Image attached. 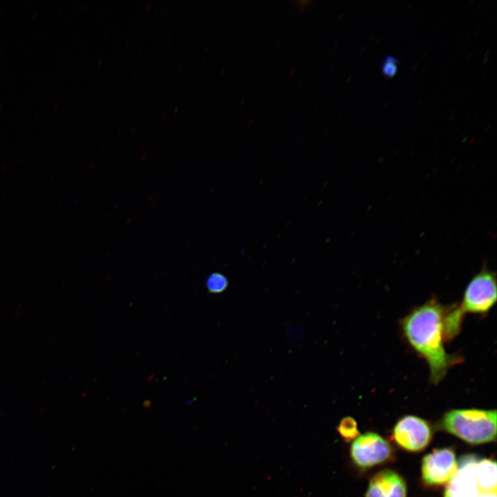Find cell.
I'll use <instances>...</instances> for the list:
<instances>
[{"label":"cell","mask_w":497,"mask_h":497,"mask_svg":"<svg viewBox=\"0 0 497 497\" xmlns=\"http://www.w3.org/2000/svg\"><path fill=\"white\" fill-rule=\"evenodd\" d=\"M458 463L451 449H437L424 457L422 462V476L429 485L448 484L455 476Z\"/></svg>","instance_id":"5b68a950"},{"label":"cell","mask_w":497,"mask_h":497,"mask_svg":"<svg viewBox=\"0 0 497 497\" xmlns=\"http://www.w3.org/2000/svg\"><path fill=\"white\" fill-rule=\"evenodd\" d=\"M365 497H407V487L401 476L384 469L371 480Z\"/></svg>","instance_id":"ba28073f"},{"label":"cell","mask_w":497,"mask_h":497,"mask_svg":"<svg viewBox=\"0 0 497 497\" xmlns=\"http://www.w3.org/2000/svg\"><path fill=\"white\" fill-rule=\"evenodd\" d=\"M337 429L341 436L348 441L359 436L357 423L351 417H345L342 419Z\"/></svg>","instance_id":"8fae6325"},{"label":"cell","mask_w":497,"mask_h":497,"mask_svg":"<svg viewBox=\"0 0 497 497\" xmlns=\"http://www.w3.org/2000/svg\"><path fill=\"white\" fill-rule=\"evenodd\" d=\"M497 286L496 275L487 268L476 274L469 282L459 306L463 313H482L488 311L496 303Z\"/></svg>","instance_id":"3957f363"},{"label":"cell","mask_w":497,"mask_h":497,"mask_svg":"<svg viewBox=\"0 0 497 497\" xmlns=\"http://www.w3.org/2000/svg\"><path fill=\"white\" fill-rule=\"evenodd\" d=\"M393 435L396 443L402 448L409 451H419L429 445L431 430L423 419L406 416L397 422Z\"/></svg>","instance_id":"8992f818"},{"label":"cell","mask_w":497,"mask_h":497,"mask_svg":"<svg viewBox=\"0 0 497 497\" xmlns=\"http://www.w3.org/2000/svg\"><path fill=\"white\" fill-rule=\"evenodd\" d=\"M448 309L436 300L415 309L402 323L405 337L427 361L430 380L436 384L458 360L445 351V318Z\"/></svg>","instance_id":"6da1fadb"},{"label":"cell","mask_w":497,"mask_h":497,"mask_svg":"<svg viewBox=\"0 0 497 497\" xmlns=\"http://www.w3.org/2000/svg\"><path fill=\"white\" fill-rule=\"evenodd\" d=\"M496 411L478 409H452L440 420L447 432L472 444L496 440Z\"/></svg>","instance_id":"7a4b0ae2"},{"label":"cell","mask_w":497,"mask_h":497,"mask_svg":"<svg viewBox=\"0 0 497 497\" xmlns=\"http://www.w3.org/2000/svg\"><path fill=\"white\" fill-rule=\"evenodd\" d=\"M351 456L354 463L367 468L387 460L391 456L389 442L375 433H366L357 437L351 447Z\"/></svg>","instance_id":"277c9868"},{"label":"cell","mask_w":497,"mask_h":497,"mask_svg":"<svg viewBox=\"0 0 497 497\" xmlns=\"http://www.w3.org/2000/svg\"><path fill=\"white\" fill-rule=\"evenodd\" d=\"M480 497H497L496 492H487L484 493Z\"/></svg>","instance_id":"4fadbf2b"},{"label":"cell","mask_w":497,"mask_h":497,"mask_svg":"<svg viewBox=\"0 0 497 497\" xmlns=\"http://www.w3.org/2000/svg\"><path fill=\"white\" fill-rule=\"evenodd\" d=\"M478 459L467 456L460 460L457 473L448 483L445 497H480L484 493L476 475Z\"/></svg>","instance_id":"52a82bcc"},{"label":"cell","mask_w":497,"mask_h":497,"mask_svg":"<svg viewBox=\"0 0 497 497\" xmlns=\"http://www.w3.org/2000/svg\"><path fill=\"white\" fill-rule=\"evenodd\" d=\"M228 281L227 277L218 272H215L208 275L206 281V286L211 293H221L228 287Z\"/></svg>","instance_id":"30bf717a"},{"label":"cell","mask_w":497,"mask_h":497,"mask_svg":"<svg viewBox=\"0 0 497 497\" xmlns=\"http://www.w3.org/2000/svg\"><path fill=\"white\" fill-rule=\"evenodd\" d=\"M476 475L484 492H496V463L490 459L478 460L476 464Z\"/></svg>","instance_id":"9c48e42d"},{"label":"cell","mask_w":497,"mask_h":497,"mask_svg":"<svg viewBox=\"0 0 497 497\" xmlns=\"http://www.w3.org/2000/svg\"><path fill=\"white\" fill-rule=\"evenodd\" d=\"M399 61L392 55L385 57L382 64L381 70L382 74L388 78L393 77L398 72Z\"/></svg>","instance_id":"7c38bea8"}]
</instances>
